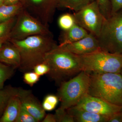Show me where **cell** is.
<instances>
[{
    "label": "cell",
    "instance_id": "1",
    "mask_svg": "<svg viewBox=\"0 0 122 122\" xmlns=\"http://www.w3.org/2000/svg\"><path fill=\"white\" fill-rule=\"evenodd\" d=\"M19 50L20 64L19 68L22 72H28L34 66L45 61L46 54L57 48L53 35H33L21 40H8Z\"/></svg>",
    "mask_w": 122,
    "mask_h": 122
},
{
    "label": "cell",
    "instance_id": "2",
    "mask_svg": "<svg viewBox=\"0 0 122 122\" xmlns=\"http://www.w3.org/2000/svg\"><path fill=\"white\" fill-rule=\"evenodd\" d=\"M89 94L122 107V76L120 73H89Z\"/></svg>",
    "mask_w": 122,
    "mask_h": 122
},
{
    "label": "cell",
    "instance_id": "3",
    "mask_svg": "<svg viewBox=\"0 0 122 122\" xmlns=\"http://www.w3.org/2000/svg\"><path fill=\"white\" fill-rule=\"evenodd\" d=\"M45 61L49 66L47 74L57 82L62 83L82 71L78 55L58 46L46 54Z\"/></svg>",
    "mask_w": 122,
    "mask_h": 122
},
{
    "label": "cell",
    "instance_id": "4",
    "mask_svg": "<svg viewBox=\"0 0 122 122\" xmlns=\"http://www.w3.org/2000/svg\"><path fill=\"white\" fill-rule=\"evenodd\" d=\"M78 56L82 71L88 73H120L122 53H112L100 49Z\"/></svg>",
    "mask_w": 122,
    "mask_h": 122
},
{
    "label": "cell",
    "instance_id": "5",
    "mask_svg": "<svg viewBox=\"0 0 122 122\" xmlns=\"http://www.w3.org/2000/svg\"><path fill=\"white\" fill-rule=\"evenodd\" d=\"M97 38L102 50L122 53V9L105 18Z\"/></svg>",
    "mask_w": 122,
    "mask_h": 122
},
{
    "label": "cell",
    "instance_id": "6",
    "mask_svg": "<svg viewBox=\"0 0 122 122\" xmlns=\"http://www.w3.org/2000/svg\"><path fill=\"white\" fill-rule=\"evenodd\" d=\"M90 83L89 73L84 71L69 81L61 83L58 92L60 107L66 110L76 106L89 94Z\"/></svg>",
    "mask_w": 122,
    "mask_h": 122
},
{
    "label": "cell",
    "instance_id": "7",
    "mask_svg": "<svg viewBox=\"0 0 122 122\" xmlns=\"http://www.w3.org/2000/svg\"><path fill=\"white\" fill-rule=\"evenodd\" d=\"M51 35L52 33L41 22L24 9L18 14L8 40H21L33 35Z\"/></svg>",
    "mask_w": 122,
    "mask_h": 122
},
{
    "label": "cell",
    "instance_id": "8",
    "mask_svg": "<svg viewBox=\"0 0 122 122\" xmlns=\"http://www.w3.org/2000/svg\"><path fill=\"white\" fill-rule=\"evenodd\" d=\"M73 14L76 24L97 37L105 18L95 1Z\"/></svg>",
    "mask_w": 122,
    "mask_h": 122
},
{
    "label": "cell",
    "instance_id": "9",
    "mask_svg": "<svg viewBox=\"0 0 122 122\" xmlns=\"http://www.w3.org/2000/svg\"><path fill=\"white\" fill-rule=\"evenodd\" d=\"M58 0H20L23 9L47 27L52 22Z\"/></svg>",
    "mask_w": 122,
    "mask_h": 122
},
{
    "label": "cell",
    "instance_id": "10",
    "mask_svg": "<svg viewBox=\"0 0 122 122\" xmlns=\"http://www.w3.org/2000/svg\"><path fill=\"white\" fill-rule=\"evenodd\" d=\"M75 106L87 111L106 116L109 119L115 114L122 111V107L114 105L89 94Z\"/></svg>",
    "mask_w": 122,
    "mask_h": 122
},
{
    "label": "cell",
    "instance_id": "11",
    "mask_svg": "<svg viewBox=\"0 0 122 122\" xmlns=\"http://www.w3.org/2000/svg\"><path fill=\"white\" fill-rule=\"evenodd\" d=\"M58 47L64 51L77 55L89 54L101 49L97 37L89 33L77 41Z\"/></svg>",
    "mask_w": 122,
    "mask_h": 122
},
{
    "label": "cell",
    "instance_id": "12",
    "mask_svg": "<svg viewBox=\"0 0 122 122\" xmlns=\"http://www.w3.org/2000/svg\"><path fill=\"white\" fill-rule=\"evenodd\" d=\"M19 96L21 106L31 115L39 122L44 118L45 110L30 91L20 89Z\"/></svg>",
    "mask_w": 122,
    "mask_h": 122
},
{
    "label": "cell",
    "instance_id": "13",
    "mask_svg": "<svg viewBox=\"0 0 122 122\" xmlns=\"http://www.w3.org/2000/svg\"><path fill=\"white\" fill-rule=\"evenodd\" d=\"M20 56L16 47L9 41H7L0 49V61L16 69L20 64Z\"/></svg>",
    "mask_w": 122,
    "mask_h": 122
},
{
    "label": "cell",
    "instance_id": "14",
    "mask_svg": "<svg viewBox=\"0 0 122 122\" xmlns=\"http://www.w3.org/2000/svg\"><path fill=\"white\" fill-rule=\"evenodd\" d=\"M66 110L73 117L75 122H108L109 119L106 116L87 111L76 106L71 107Z\"/></svg>",
    "mask_w": 122,
    "mask_h": 122
},
{
    "label": "cell",
    "instance_id": "15",
    "mask_svg": "<svg viewBox=\"0 0 122 122\" xmlns=\"http://www.w3.org/2000/svg\"><path fill=\"white\" fill-rule=\"evenodd\" d=\"M77 24L69 30L62 31L59 36V46L71 44L82 39L89 33Z\"/></svg>",
    "mask_w": 122,
    "mask_h": 122
},
{
    "label": "cell",
    "instance_id": "16",
    "mask_svg": "<svg viewBox=\"0 0 122 122\" xmlns=\"http://www.w3.org/2000/svg\"><path fill=\"white\" fill-rule=\"evenodd\" d=\"M21 106L19 95L11 97L0 118V122H15L20 113Z\"/></svg>",
    "mask_w": 122,
    "mask_h": 122
},
{
    "label": "cell",
    "instance_id": "17",
    "mask_svg": "<svg viewBox=\"0 0 122 122\" xmlns=\"http://www.w3.org/2000/svg\"><path fill=\"white\" fill-rule=\"evenodd\" d=\"M20 89L8 86L0 89V118L3 114L9 100L13 96L19 95Z\"/></svg>",
    "mask_w": 122,
    "mask_h": 122
},
{
    "label": "cell",
    "instance_id": "18",
    "mask_svg": "<svg viewBox=\"0 0 122 122\" xmlns=\"http://www.w3.org/2000/svg\"><path fill=\"white\" fill-rule=\"evenodd\" d=\"M23 8L20 2L13 5H2L0 6V22L16 16Z\"/></svg>",
    "mask_w": 122,
    "mask_h": 122
},
{
    "label": "cell",
    "instance_id": "19",
    "mask_svg": "<svg viewBox=\"0 0 122 122\" xmlns=\"http://www.w3.org/2000/svg\"><path fill=\"white\" fill-rule=\"evenodd\" d=\"M95 0H58L57 8L68 9L77 12Z\"/></svg>",
    "mask_w": 122,
    "mask_h": 122
},
{
    "label": "cell",
    "instance_id": "20",
    "mask_svg": "<svg viewBox=\"0 0 122 122\" xmlns=\"http://www.w3.org/2000/svg\"><path fill=\"white\" fill-rule=\"evenodd\" d=\"M58 23L59 28L63 31L69 29L76 24L73 14L69 13L63 14L60 16Z\"/></svg>",
    "mask_w": 122,
    "mask_h": 122
},
{
    "label": "cell",
    "instance_id": "21",
    "mask_svg": "<svg viewBox=\"0 0 122 122\" xmlns=\"http://www.w3.org/2000/svg\"><path fill=\"white\" fill-rule=\"evenodd\" d=\"M15 68L0 61V89L4 88L5 81L12 76Z\"/></svg>",
    "mask_w": 122,
    "mask_h": 122
},
{
    "label": "cell",
    "instance_id": "22",
    "mask_svg": "<svg viewBox=\"0 0 122 122\" xmlns=\"http://www.w3.org/2000/svg\"><path fill=\"white\" fill-rule=\"evenodd\" d=\"M17 16L5 21L0 22V39L7 38L8 40L9 35L15 24Z\"/></svg>",
    "mask_w": 122,
    "mask_h": 122
},
{
    "label": "cell",
    "instance_id": "23",
    "mask_svg": "<svg viewBox=\"0 0 122 122\" xmlns=\"http://www.w3.org/2000/svg\"><path fill=\"white\" fill-rule=\"evenodd\" d=\"M58 97L54 95H49L44 99L42 106L45 111H51L55 109L58 102Z\"/></svg>",
    "mask_w": 122,
    "mask_h": 122
},
{
    "label": "cell",
    "instance_id": "24",
    "mask_svg": "<svg viewBox=\"0 0 122 122\" xmlns=\"http://www.w3.org/2000/svg\"><path fill=\"white\" fill-rule=\"evenodd\" d=\"M56 122H74V119L67 112L66 110L59 107L56 111L55 114Z\"/></svg>",
    "mask_w": 122,
    "mask_h": 122
},
{
    "label": "cell",
    "instance_id": "25",
    "mask_svg": "<svg viewBox=\"0 0 122 122\" xmlns=\"http://www.w3.org/2000/svg\"><path fill=\"white\" fill-rule=\"evenodd\" d=\"M101 12L105 18L111 14V7L110 0H95Z\"/></svg>",
    "mask_w": 122,
    "mask_h": 122
},
{
    "label": "cell",
    "instance_id": "26",
    "mask_svg": "<svg viewBox=\"0 0 122 122\" xmlns=\"http://www.w3.org/2000/svg\"><path fill=\"white\" fill-rule=\"evenodd\" d=\"M36 119L21 106L20 113L15 122H38Z\"/></svg>",
    "mask_w": 122,
    "mask_h": 122
},
{
    "label": "cell",
    "instance_id": "27",
    "mask_svg": "<svg viewBox=\"0 0 122 122\" xmlns=\"http://www.w3.org/2000/svg\"><path fill=\"white\" fill-rule=\"evenodd\" d=\"M40 76L38 75L35 72H25L24 77V81L30 86H33L35 83L39 81Z\"/></svg>",
    "mask_w": 122,
    "mask_h": 122
},
{
    "label": "cell",
    "instance_id": "28",
    "mask_svg": "<svg viewBox=\"0 0 122 122\" xmlns=\"http://www.w3.org/2000/svg\"><path fill=\"white\" fill-rule=\"evenodd\" d=\"M34 71L39 76L44 75L48 74L49 72L50 68L48 64L44 61L41 63L38 64L34 66Z\"/></svg>",
    "mask_w": 122,
    "mask_h": 122
},
{
    "label": "cell",
    "instance_id": "29",
    "mask_svg": "<svg viewBox=\"0 0 122 122\" xmlns=\"http://www.w3.org/2000/svg\"><path fill=\"white\" fill-rule=\"evenodd\" d=\"M111 7V14L122 9V0H110Z\"/></svg>",
    "mask_w": 122,
    "mask_h": 122
},
{
    "label": "cell",
    "instance_id": "30",
    "mask_svg": "<svg viewBox=\"0 0 122 122\" xmlns=\"http://www.w3.org/2000/svg\"><path fill=\"white\" fill-rule=\"evenodd\" d=\"M108 122H122V111L115 114L109 118Z\"/></svg>",
    "mask_w": 122,
    "mask_h": 122
},
{
    "label": "cell",
    "instance_id": "31",
    "mask_svg": "<svg viewBox=\"0 0 122 122\" xmlns=\"http://www.w3.org/2000/svg\"><path fill=\"white\" fill-rule=\"evenodd\" d=\"M43 122H56L55 115L48 114L42 121Z\"/></svg>",
    "mask_w": 122,
    "mask_h": 122
},
{
    "label": "cell",
    "instance_id": "32",
    "mask_svg": "<svg viewBox=\"0 0 122 122\" xmlns=\"http://www.w3.org/2000/svg\"><path fill=\"white\" fill-rule=\"evenodd\" d=\"M20 2V0H5L3 4L7 5H13L17 4Z\"/></svg>",
    "mask_w": 122,
    "mask_h": 122
},
{
    "label": "cell",
    "instance_id": "33",
    "mask_svg": "<svg viewBox=\"0 0 122 122\" xmlns=\"http://www.w3.org/2000/svg\"><path fill=\"white\" fill-rule=\"evenodd\" d=\"M8 41V39L7 38H3V39H0V49L2 47L3 45L5 42Z\"/></svg>",
    "mask_w": 122,
    "mask_h": 122
},
{
    "label": "cell",
    "instance_id": "34",
    "mask_svg": "<svg viewBox=\"0 0 122 122\" xmlns=\"http://www.w3.org/2000/svg\"><path fill=\"white\" fill-rule=\"evenodd\" d=\"M5 0H0V6L4 4Z\"/></svg>",
    "mask_w": 122,
    "mask_h": 122
},
{
    "label": "cell",
    "instance_id": "35",
    "mask_svg": "<svg viewBox=\"0 0 122 122\" xmlns=\"http://www.w3.org/2000/svg\"><path fill=\"white\" fill-rule=\"evenodd\" d=\"M120 74H121L122 75V69H121V72H120Z\"/></svg>",
    "mask_w": 122,
    "mask_h": 122
}]
</instances>
